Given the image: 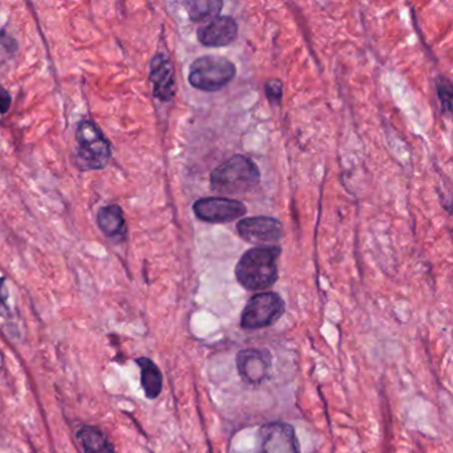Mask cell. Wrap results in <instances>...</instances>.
<instances>
[{
    "instance_id": "6da1fadb",
    "label": "cell",
    "mask_w": 453,
    "mask_h": 453,
    "mask_svg": "<svg viewBox=\"0 0 453 453\" xmlns=\"http://www.w3.org/2000/svg\"><path fill=\"white\" fill-rule=\"evenodd\" d=\"M278 246H258L240 257L236 266V277L240 286L249 292H262L278 280Z\"/></svg>"
},
{
    "instance_id": "7a4b0ae2",
    "label": "cell",
    "mask_w": 453,
    "mask_h": 453,
    "mask_svg": "<svg viewBox=\"0 0 453 453\" xmlns=\"http://www.w3.org/2000/svg\"><path fill=\"white\" fill-rule=\"evenodd\" d=\"M261 181V172L246 156H233L210 174V185L222 196H237L253 190Z\"/></svg>"
},
{
    "instance_id": "3957f363",
    "label": "cell",
    "mask_w": 453,
    "mask_h": 453,
    "mask_svg": "<svg viewBox=\"0 0 453 453\" xmlns=\"http://www.w3.org/2000/svg\"><path fill=\"white\" fill-rule=\"evenodd\" d=\"M237 73L236 66L222 56H202L189 69V82L196 89L215 92L226 87Z\"/></svg>"
},
{
    "instance_id": "277c9868",
    "label": "cell",
    "mask_w": 453,
    "mask_h": 453,
    "mask_svg": "<svg viewBox=\"0 0 453 453\" xmlns=\"http://www.w3.org/2000/svg\"><path fill=\"white\" fill-rule=\"evenodd\" d=\"M78 157L87 169H103L112 156L110 144L101 129L89 120L81 121L76 129Z\"/></svg>"
},
{
    "instance_id": "5b68a950",
    "label": "cell",
    "mask_w": 453,
    "mask_h": 453,
    "mask_svg": "<svg viewBox=\"0 0 453 453\" xmlns=\"http://www.w3.org/2000/svg\"><path fill=\"white\" fill-rule=\"evenodd\" d=\"M285 301L280 294L267 292L253 295L242 311L243 330H259L274 324L285 314Z\"/></svg>"
},
{
    "instance_id": "8992f818",
    "label": "cell",
    "mask_w": 453,
    "mask_h": 453,
    "mask_svg": "<svg viewBox=\"0 0 453 453\" xmlns=\"http://www.w3.org/2000/svg\"><path fill=\"white\" fill-rule=\"evenodd\" d=\"M257 440V453H301L295 428L289 423H267L259 428Z\"/></svg>"
},
{
    "instance_id": "52a82bcc",
    "label": "cell",
    "mask_w": 453,
    "mask_h": 453,
    "mask_svg": "<svg viewBox=\"0 0 453 453\" xmlns=\"http://www.w3.org/2000/svg\"><path fill=\"white\" fill-rule=\"evenodd\" d=\"M193 210L199 220L209 224L231 222L247 213L243 202L226 197L201 199L193 205Z\"/></svg>"
},
{
    "instance_id": "ba28073f",
    "label": "cell",
    "mask_w": 453,
    "mask_h": 453,
    "mask_svg": "<svg viewBox=\"0 0 453 453\" xmlns=\"http://www.w3.org/2000/svg\"><path fill=\"white\" fill-rule=\"evenodd\" d=\"M237 371L249 386H259L268 379L273 358L265 348H246L237 354Z\"/></svg>"
},
{
    "instance_id": "9c48e42d",
    "label": "cell",
    "mask_w": 453,
    "mask_h": 453,
    "mask_svg": "<svg viewBox=\"0 0 453 453\" xmlns=\"http://www.w3.org/2000/svg\"><path fill=\"white\" fill-rule=\"evenodd\" d=\"M240 238L255 245L277 243L283 237V227L273 217H249L237 224Z\"/></svg>"
},
{
    "instance_id": "30bf717a",
    "label": "cell",
    "mask_w": 453,
    "mask_h": 453,
    "mask_svg": "<svg viewBox=\"0 0 453 453\" xmlns=\"http://www.w3.org/2000/svg\"><path fill=\"white\" fill-rule=\"evenodd\" d=\"M197 36L205 47H226L237 39L238 26L230 16H217L199 29Z\"/></svg>"
},
{
    "instance_id": "8fae6325",
    "label": "cell",
    "mask_w": 453,
    "mask_h": 453,
    "mask_svg": "<svg viewBox=\"0 0 453 453\" xmlns=\"http://www.w3.org/2000/svg\"><path fill=\"white\" fill-rule=\"evenodd\" d=\"M150 81L153 94L161 101H171L175 94L174 68L171 59L164 54H157L150 63Z\"/></svg>"
},
{
    "instance_id": "7c38bea8",
    "label": "cell",
    "mask_w": 453,
    "mask_h": 453,
    "mask_svg": "<svg viewBox=\"0 0 453 453\" xmlns=\"http://www.w3.org/2000/svg\"><path fill=\"white\" fill-rule=\"evenodd\" d=\"M136 363L140 367L141 387L145 392V396L150 400L157 399L160 396L162 384H164L160 368L157 367V364L153 360L145 358V357L137 358Z\"/></svg>"
},
{
    "instance_id": "4fadbf2b",
    "label": "cell",
    "mask_w": 453,
    "mask_h": 453,
    "mask_svg": "<svg viewBox=\"0 0 453 453\" xmlns=\"http://www.w3.org/2000/svg\"><path fill=\"white\" fill-rule=\"evenodd\" d=\"M84 453H115L107 435L97 426H82L76 433Z\"/></svg>"
},
{
    "instance_id": "5bb4252c",
    "label": "cell",
    "mask_w": 453,
    "mask_h": 453,
    "mask_svg": "<svg viewBox=\"0 0 453 453\" xmlns=\"http://www.w3.org/2000/svg\"><path fill=\"white\" fill-rule=\"evenodd\" d=\"M97 226L110 238H119L125 236L127 226L120 206L109 205L97 213Z\"/></svg>"
},
{
    "instance_id": "9a60e30c",
    "label": "cell",
    "mask_w": 453,
    "mask_h": 453,
    "mask_svg": "<svg viewBox=\"0 0 453 453\" xmlns=\"http://www.w3.org/2000/svg\"><path fill=\"white\" fill-rule=\"evenodd\" d=\"M222 1L209 0V1H189L187 4L189 16L193 22H205L214 19L222 10Z\"/></svg>"
},
{
    "instance_id": "2e32d148",
    "label": "cell",
    "mask_w": 453,
    "mask_h": 453,
    "mask_svg": "<svg viewBox=\"0 0 453 453\" xmlns=\"http://www.w3.org/2000/svg\"><path fill=\"white\" fill-rule=\"evenodd\" d=\"M265 91H266L267 99L271 104H280L283 96V84L280 80L273 79L267 81Z\"/></svg>"
},
{
    "instance_id": "e0dca14e",
    "label": "cell",
    "mask_w": 453,
    "mask_h": 453,
    "mask_svg": "<svg viewBox=\"0 0 453 453\" xmlns=\"http://www.w3.org/2000/svg\"><path fill=\"white\" fill-rule=\"evenodd\" d=\"M439 89V97L441 104L445 110H451V100H452V89H451V84L447 80L443 79V82L438 85Z\"/></svg>"
},
{
    "instance_id": "ac0fdd59",
    "label": "cell",
    "mask_w": 453,
    "mask_h": 453,
    "mask_svg": "<svg viewBox=\"0 0 453 453\" xmlns=\"http://www.w3.org/2000/svg\"><path fill=\"white\" fill-rule=\"evenodd\" d=\"M0 317L3 318H10L11 317V310L7 305V292L4 287V278L0 277Z\"/></svg>"
},
{
    "instance_id": "d6986e66",
    "label": "cell",
    "mask_w": 453,
    "mask_h": 453,
    "mask_svg": "<svg viewBox=\"0 0 453 453\" xmlns=\"http://www.w3.org/2000/svg\"><path fill=\"white\" fill-rule=\"evenodd\" d=\"M11 96L0 84V113H7L11 107Z\"/></svg>"
}]
</instances>
